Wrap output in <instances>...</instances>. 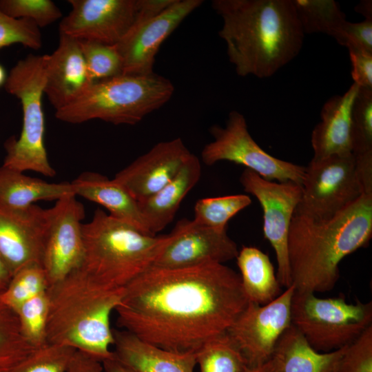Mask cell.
I'll return each instance as SVG.
<instances>
[{
  "mask_svg": "<svg viewBox=\"0 0 372 372\" xmlns=\"http://www.w3.org/2000/svg\"><path fill=\"white\" fill-rule=\"evenodd\" d=\"M174 87L154 72L125 74L96 81L77 99L56 110L63 122L78 124L100 119L114 125H136L170 100Z\"/></svg>",
  "mask_w": 372,
  "mask_h": 372,
  "instance_id": "8992f818",
  "label": "cell"
},
{
  "mask_svg": "<svg viewBox=\"0 0 372 372\" xmlns=\"http://www.w3.org/2000/svg\"><path fill=\"white\" fill-rule=\"evenodd\" d=\"M201 176L200 159L194 154L177 174L159 191L138 202L149 232L164 229L174 220L180 203Z\"/></svg>",
  "mask_w": 372,
  "mask_h": 372,
  "instance_id": "7402d4cb",
  "label": "cell"
},
{
  "mask_svg": "<svg viewBox=\"0 0 372 372\" xmlns=\"http://www.w3.org/2000/svg\"><path fill=\"white\" fill-rule=\"evenodd\" d=\"M7 79L6 72L4 68L0 64V87L5 85Z\"/></svg>",
  "mask_w": 372,
  "mask_h": 372,
  "instance_id": "bcb514c9",
  "label": "cell"
},
{
  "mask_svg": "<svg viewBox=\"0 0 372 372\" xmlns=\"http://www.w3.org/2000/svg\"><path fill=\"white\" fill-rule=\"evenodd\" d=\"M240 274L223 263L151 266L125 289L117 326L159 348L196 352L247 307Z\"/></svg>",
  "mask_w": 372,
  "mask_h": 372,
  "instance_id": "6da1fadb",
  "label": "cell"
},
{
  "mask_svg": "<svg viewBox=\"0 0 372 372\" xmlns=\"http://www.w3.org/2000/svg\"><path fill=\"white\" fill-rule=\"evenodd\" d=\"M251 203L245 194L207 197L194 205V221L218 231H227L229 220Z\"/></svg>",
  "mask_w": 372,
  "mask_h": 372,
  "instance_id": "4dcf8cb0",
  "label": "cell"
},
{
  "mask_svg": "<svg viewBox=\"0 0 372 372\" xmlns=\"http://www.w3.org/2000/svg\"><path fill=\"white\" fill-rule=\"evenodd\" d=\"M355 10L362 14L365 19H372V1L363 0L355 7Z\"/></svg>",
  "mask_w": 372,
  "mask_h": 372,
  "instance_id": "ee69618b",
  "label": "cell"
},
{
  "mask_svg": "<svg viewBox=\"0 0 372 372\" xmlns=\"http://www.w3.org/2000/svg\"><path fill=\"white\" fill-rule=\"evenodd\" d=\"M247 372H273V369L271 360H269L262 365L250 368Z\"/></svg>",
  "mask_w": 372,
  "mask_h": 372,
  "instance_id": "f6af8a7d",
  "label": "cell"
},
{
  "mask_svg": "<svg viewBox=\"0 0 372 372\" xmlns=\"http://www.w3.org/2000/svg\"><path fill=\"white\" fill-rule=\"evenodd\" d=\"M347 345L318 351L291 324L277 342L270 360L273 372H338Z\"/></svg>",
  "mask_w": 372,
  "mask_h": 372,
  "instance_id": "cb8c5ba5",
  "label": "cell"
},
{
  "mask_svg": "<svg viewBox=\"0 0 372 372\" xmlns=\"http://www.w3.org/2000/svg\"><path fill=\"white\" fill-rule=\"evenodd\" d=\"M203 2L202 0H173L154 17L137 21L114 45L121 59L123 74L153 73L155 57L162 43Z\"/></svg>",
  "mask_w": 372,
  "mask_h": 372,
  "instance_id": "9a60e30c",
  "label": "cell"
},
{
  "mask_svg": "<svg viewBox=\"0 0 372 372\" xmlns=\"http://www.w3.org/2000/svg\"><path fill=\"white\" fill-rule=\"evenodd\" d=\"M341 45L372 52V19L363 21L344 22L334 38Z\"/></svg>",
  "mask_w": 372,
  "mask_h": 372,
  "instance_id": "f35d334b",
  "label": "cell"
},
{
  "mask_svg": "<svg viewBox=\"0 0 372 372\" xmlns=\"http://www.w3.org/2000/svg\"><path fill=\"white\" fill-rule=\"evenodd\" d=\"M169 240L152 266L183 268L205 263H223L236 258V243L227 231L200 225L194 220H178Z\"/></svg>",
  "mask_w": 372,
  "mask_h": 372,
  "instance_id": "2e32d148",
  "label": "cell"
},
{
  "mask_svg": "<svg viewBox=\"0 0 372 372\" xmlns=\"http://www.w3.org/2000/svg\"><path fill=\"white\" fill-rule=\"evenodd\" d=\"M14 43L33 50L42 46L39 28L32 21L25 19H14L0 10V49Z\"/></svg>",
  "mask_w": 372,
  "mask_h": 372,
  "instance_id": "8d00e7d4",
  "label": "cell"
},
{
  "mask_svg": "<svg viewBox=\"0 0 372 372\" xmlns=\"http://www.w3.org/2000/svg\"><path fill=\"white\" fill-rule=\"evenodd\" d=\"M192 154L180 138L161 141L119 171L114 179L140 202L167 184Z\"/></svg>",
  "mask_w": 372,
  "mask_h": 372,
  "instance_id": "ac0fdd59",
  "label": "cell"
},
{
  "mask_svg": "<svg viewBox=\"0 0 372 372\" xmlns=\"http://www.w3.org/2000/svg\"><path fill=\"white\" fill-rule=\"evenodd\" d=\"M48 209L36 204L14 209L0 203V256L12 276L32 264L42 265Z\"/></svg>",
  "mask_w": 372,
  "mask_h": 372,
  "instance_id": "e0dca14e",
  "label": "cell"
},
{
  "mask_svg": "<svg viewBox=\"0 0 372 372\" xmlns=\"http://www.w3.org/2000/svg\"><path fill=\"white\" fill-rule=\"evenodd\" d=\"M304 34L324 33L335 38L347 21L333 0H293Z\"/></svg>",
  "mask_w": 372,
  "mask_h": 372,
  "instance_id": "83f0119b",
  "label": "cell"
},
{
  "mask_svg": "<svg viewBox=\"0 0 372 372\" xmlns=\"http://www.w3.org/2000/svg\"><path fill=\"white\" fill-rule=\"evenodd\" d=\"M45 83V55H28L19 61L7 76L4 85L21 102L23 125L19 137L12 136L4 143L6 155L3 165L53 177L56 172L50 163L44 144L42 97Z\"/></svg>",
  "mask_w": 372,
  "mask_h": 372,
  "instance_id": "52a82bcc",
  "label": "cell"
},
{
  "mask_svg": "<svg viewBox=\"0 0 372 372\" xmlns=\"http://www.w3.org/2000/svg\"><path fill=\"white\" fill-rule=\"evenodd\" d=\"M114 356L135 372H194L196 352L177 353L147 343L125 331L113 329Z\"/></svg>",
  "mask_w": 372,
  "mask_h": 372,
  "instance_id": "44dd1931",
  "label": "cell"
},
{
  "mask_svg": "<svg viewBox=\"0 0 372 372\" xmlns=\"http://www.w3.org/2000/svg\"><path fill=\"white\" fill-rule=\"evenodd\" d=\"M358 90L353 83L342 95L333 96L324 104L321 120L311 133L312 159L351 153V112Z\"/></svg>",
  "mask_w": 372,
  "mask_h": 372,
  "instance_id": "ffe728a7",
  "label": "cell"
},
{
  "mask_svg": "<svg viewBox=\"0 0 372 372\" xmlns=\"http://www.w3.org/2000/svg\"><path fill=\"white\" fill-rule=\"evenodd\" d=\"M92 81L110 79L123 74L122 62L114 45L78 40Z\"/></svg>",
  "mask_w": 372,
  "mask_h": 372,
  "instance_id": "836d02e7",
  "label": "cell"
},
{
  "mask_svg": "<svg viewBox=\"0 0 372 372\" xmlns=\"http://www.w3.org/2000/svg\"><path fill=\"white\" fill-rule=\"evenodd\" d=\"M48 211L42 266L50 288L82 266V220L85 212L83 205L74 194L57 200Z\"/></svg>",
  "mask_w": 372,
  "mask_h": 372,
  "instance_id": "5bb4252c",
  "label": "cell"
},
{
  "mask_svg": "<svg viewBox=\"0 0 372 372\" xmlns=\"http://www.w3.org/2000/svg\"><path fill=\"white\" fill-rule=\"evenodd\" d=\"M338 372H372V325L347 346Z\"/></svg>",
  "mask_w": 372,
  "mask_h": 372,
  "instance_id": "74e56055",
  "label": "cell"
},
{
  "mask_svg": "<svg viewBox=\"0 0 372 372\" xmlns=\"http://www.w3.org/2000/svg\"><path fill=\"white\" fill-rule=\"evenodd\" d=\"M291 319L314 349L329 352L350 344L372 325V302L349 303L342 294L320 298L294 291Z\"/></svg>",
  "mask_w": 372,
  "mask_h": 372,
  "instance_id": "ba28073f",
  "label": "cell"
},
{
  "mask_svg": "<svg viewBox=\"0 0 372 372\" xmlns=\"http://www.w3.org/2000/svg\"><path fill=\"white\" fill-rule=\"evenodd\" d=\"M209 131L213 140L200 153L206 165L229 161L244 165L269 180L302 185L305 167L274 157L262 149L251 137L245 118L239 112L231 111L225 127L214 125Z\"/></svg>",
  "mask_w": 372,
  "mask_h": 372,
  "instance_id": "30bf717a",
  "label": "cell"
},
{
  "mask_svg": "<svg viewBox=\"0 0 372 372\" xmlns=\"http://www.w3.org/2000/svg\"><path fill=\"white\" fill-rule=\"evenodd\" d=\"M125 289L107 288L81 267L48 288L47 342L72 347L101 362L112 357L110 316Z\"/></svg>",
  "mask_w": 372,
  "mask_h": 372,
  "instance_id": "277c9868",
  "label": "cell"
},
{
  "mask_svg": "<svg viewBox=\"0 0 372 372\" xmlns=\"http://www.w3.org/2000/svg\"><path fill=\"white\" fill-rule=\"evenodd\" d=\"M244 190L255 196L263 211L264 237L273 247L281 286L292 285L287 252L289 229L302 195L300 185L291 181L274 182L245 169L240 176Z\"/></svg>",
  "mask_w": 372,
  "mask_h": 372,
  "instance_id": "7c38bea8",
  "label": "cell"
},
{
  "mask_svg": "<svg viewBox=\"0 0 372 372\" xmlns=\"http://www.w3.org/2000/svg\"><path fill=\"white\" fill-rule=\"evenodd\" d=\"M372 237V194L327 219H318L296 209L287 240L292 285L300 292L331 290L343 258L367 246Z\"/></svg>",
  "mask_w": 372,
  "mask_h": 372,
  "instance_id": "3957f363",
  "label": "cell"
},
{
  "mask_svg": "<svg viewBox=\"0 0 372 372\" xmlns=\"http://www.w3.org/2000/svg\"><path fill=\"white\" fill-rule=\"evenodd\" d=\"M196 353L200 372H247L250 369L227 332L205 343Z\"/></svg>",
  "mask_w": 372,
  "mask_h": 372,
  "instance_id": "f1b7e54d",
  "label": "cell"
},
{
  "mask_svg": "<svg viewBox=\"0 0 372 372\" xmlns=\"http://www.w3.org/2000/svg\"><path fill=\"white\" fill-rule=\"evenodd\" d=\"M49 308L48 291L23 303L16 310L21 331L28 342L35 349L45 344Z\"/></svg>",
  "mask_w": 372,
  "mask_h": 372,
  "instance_id": "d6a6232c",
  "label": "cell"
},
{
  "mask_svg": "<svg viewBox=\"0 0 372 372\" xmlns=\"http://www.w3.org/2000/svg\"><path fill=\"white\" fill-rule=\"evenodd\" d=\"M219 37L238 75L269 78L302 49L304 33L293 0H214Z\"/></svg>",
  "mask_w": 372,
  "mask_h": 372,
  "instance_id": "7a4b0ae2",
  "label": "cell"
},
{
  "mask_svg": "<svg viewBox=\"0 0 372 372\" xmlns=\"http://www.w3.org/2000/svg\"><path fill=\"white\" fill-rule=\"evenodd\" d=\"M76 39L59 34L57 48L45 54L44 94L55 110L70 104L93 83Z\"/></svg>",
  "mask_w": 372,
  "mask_h": 372,
  "instance_id": "d6986e66",
  "label": "cell"
},
{
  "mask_svg": "<svg viewBox=\"0 0 372 372\" xmlns=\"http://www.w3.org/2000/svg\"><path fill=\"white\" fill-rule=\"evenodd\" d=\"M351 63V76L359 87L372 88V52L348 48Z\"/></svg>",
  "mask_w": 372,
  "mask_h": 372,
  "instance_id": "ab89813d",
  "label": "cell"
},
{
  "mask_svg": "<svg viewBox=\"0 0 372 372\" xmlns=\"http://www.w3.org/2000/svg\"><path fill=\"white\" fill-rule=\"evenodd\" d=\"M75 351L68 345L47 343L36 349L10 372H67Z\"/></svg>",
  "mask_w": 372,
  "mask_h": 372,
  "instance_id": "e575fe53",
  "label": "cell"
},
{
  "mask_svg": "<svg viewBox=\"0 0 372 372\" xmlns=\"http://www.w3.org/2000/svg\"><path fill=\"white\" fill-rule=\"evenodd\" d=\"M72 9L59 24V34L77 40L115 45L140 19L165 6L163 0H69Z\"/></svg>",
  "mask_w": 372,
  "mask_h": 372,
  "instance_id": "9c48e42d",
  "label": "cell"
},
{
  "mask_svg": "<svg viewBox=\"0 0 372 372\" xmlns=\"http://www.w3.org/2000/svg\"><path fill=\"white\" fill-rule=\"evenodd\" d=\"M70 194H74L71 183H48L0 167V203L7 207L25 208L38 200H57Z\"/></svg>",
  "mask_w": 372,
  "mask_h": 372,
  "instance_id": "d4e9b609",
  "label": "cell"
},
{
  "mask_svg": "<svg viewBox=\"0 0 372 372\" xmlns=\"http://www.w3.org/2000/svg\"><path fill=\"white\" fill-rule=\"evenodd\" d=\"M102 362L94 357L76 350L73 354L67 372H103Z\"/></svg>",
  "mask_w": 372,
  "mask_h": 372,
  "instance_id": "60d3db41",
  "label": "cell"
},
{
  "mask_svg": "<svg viewBox=\"0 0 372 372\" xmlns=\"http://www.w3.org/2000/svg\"><path fill=\"white\" fill-rule=\"evenodd\" d=\"M301 187L296 210L318 219L333 217L365 194L352 153L311 159Z\"/></svg>",
  "mask_w": 372,
  "mask_h": 372,
  "instance_id": "8fae6325",
  "label": "cell"
},
{
  "mask_svg": "<svg viewBox=\"0 0 372 372\" xmlns=\"http://www.w3.org/2000/svg\"><path fill=\"white\" fill-rule=\"evenodd\" d=\"M74 193L105 207L113 218L152 235L138 202L114 178L94 172H84L72 183Z\"/></svg>",
  "mask_w": 372,
  "mask_h": 372,
  "instance_id": "603a6c76",
  "label": "cell"
},
{
  "mask_svg": "<svg viewBox=\"0 0 372 372\" xmlns=\"http://www.w3.org/2000/svg\"><path fill=\"white\" fill-rule=\"evenodd\" d=\"M12 278V274L0 256V293L3 291Z\"/></svg>",
  "mask_w": 372,
  "mask_h": 372,
  "instance_id": "7bdbcfd3",
  "label": "cell"
},
{
  "mask_svg": "<svg viewBox=\"0 0 372 372\" xmlns=\"http://www.w3.org/2000/svg\"><path fill=\"white\" fill-rule=\"evenodd\" d=\"M48 289L43 266L29 265L14 273L6 289L0 293L2 302L14 311L23 303Z\"/></svg>",
  "mask_w": 372,
  "mask_h": 372,
  "instance_id": "1f68e13d",
  "label": "cell"
},
{
  "mask_svg": "<svg viewBox=\"0 0 372 372\" xmlns=\"http://www.w3.org/2000/svg\"><path fill=\"white\" fill-rule=\"evenodd\" d=\"M0 10L14 19L32 21L39 28L45 27L62 17L50 0H0Z\"/></svg>",
  "mask_w": 372,
  "mask_h": 372,
  "instance_id": "d590c367",
  "label": "cell"
},
{
  "mask_svg": "<svg viewBox=\"0 0 372 372\" xmlns=\"http://www.w3.org/2000/svg\"><path fill=\"white\" fill-rule=\"evenodd\" d=\"M84 258L81 267L102 285L125 289L153 265L169 234L149 235L101 209L82 224Z\"/></svg>",
  "mask_w": 372,
  "mask_h": 372,
  "instance_id": "5b68a950",
  "label": "cell"
},
{
  "mask_svg": "<svg viewBox=\"0 0 372 372\" xmlns=\"http://www.w3.org/2000/svg\"><path fill=\"white\" fill-rule=\"evenodd\" d=\"M350 137L364 193L372 194V88L359 87L352 107Z\"/></svg>",
  "mask_w": 372,
  "mask_h": 372,
  "instance_id": "4316f807",
  "label": "cell"
},
{
  "mask_svg": "<svg viewBox=\"0 0 372 372\" xmlns=\"http://www.w3.org/2000/svg\"><path fill=\"white\" fill-rule=\"evenodd\" d=\"M236 258L249 302L264 305L282 293L273 265L265 253L255 247L244 246Z\"/></svg>",
  "mask_w": 372,
  "mask_h": 372,
  "instance_id": "484cf974",
  "label": "cell"
},
{
  "mask_svg": "<svg viewBox=\"0 0 372 372\" xmlns=\"http://www.w3.org/2000/svg\"><path fill=\"white\" fill-rule=\"evenodd\" d=\"M295 288H286L276 299L260 305L249 302L227 333L250 368L270 360L276 344L291 325V303Z\"/></svg>",
  "mask_w": 372,
  "mask_h": 372,
  "instance_id": "4fadbf2b",
  "label": "cell"
},
{
  "mask_svg": "<svg viewBox=\"0 0 372 372\" xmlns=\"http://www.w3.org/2000/svg\"><path fill=\"white\" fill-rule=\"evenodd\" d=\"M104 372H135L126 364H123L114 355L102 361Z\"/></svg>",
  "mask_w": 372,
  "mask_h": 372,
  "instance_id": "b9f144b4",
  "label": "cell"
},
{
  "mask_svg": "<svg viewBox=\"0 0 372 372\" xmlns=\"http://www.w3.org/2000/svg\"><path fill=\"white\" fill-rule=\"evenodd\" d=\"M35 349L23 335L16 313L0 298V372H10Z\"/></svg>",
  "mask_w": 372,
  "mask_h": 372,
  "instance_id": "f546056e",
  "label": "cell"
}]
</instances>
